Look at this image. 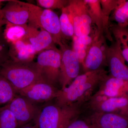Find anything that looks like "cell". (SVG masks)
<instances>
[{"label": "cell", "mask_w": 128, "mask_h": 128, "mask_svg": "<svg viewBox=\"0 0 128 128\" xmlns=\"http://www.w3.org/2000/svg\"><path fill=\"white\" fill-rule=\"evenodd\" d=\"M105 38L104 34L96 32L82 64L84 73L104 69V67L107 65L106 54L108 46L106 44Z\"/></svg>", "instance_id": "7"}, {"label": "cell", "mask_w": 128, "mask_h": 128, "mask_svg": "<svg viewBox=\"0 0 128 128\" xmlns=\"http://www.w3.org/2000/svg\"><path fill=\"white\" fill-rule=\"evenodd\" d=\"M60 89L45 82L41 81L35 82L22 89L18 94L38 104L48 102L55 99Z\"/></svg>", "instance_id": "11"}, {"label": "cell", "mask_w": 128, "mask_h": 128, "mask_svg": "<svg viewBox=\"0 0 128 128\" xmlns=\"http://www.w3.org/2000/svg\"><path fill=\"white\" fill-rule=\"evenodd\" d=\"M2 9L6 22L15 24H27L29 18V10L26 2L16 0H10Z\"/></svg>", "instance_id": "14"}, {"label": "cell", "mask_w": 128, "mask_h": 128, "mask_svg": "<svg viewBox=\"0 0 128 128\" xmlns=\"http://www.w3.org/2000/svg\"><path fill=\"white\" fill-rule=\"evenodd\" d=\"M94 94L108 98H128V82L107 75L102 81Z\"/></svg>", "instance_id": "15"}, {"label": "cell", "mask_w": 128, "mask_h": 128, "mask_svg": "<svg viewBox=\"0 0 128 128\" xmlns=\"http://www.w3.org/2000/svg\"><path fill=\"white\" fill-rule=\"evenodd\" d=\"M88 8L89 16L92 23L96 24V32L104 34L105 38L112 41V38L109 30V21L105 18L101 8L100 0H84Z\"/></svg>", "instance_id": "17"}, {"label": "cell", "mask_w": 128, "mask_h": 128, "mask_svg": "<svg viewBox=\"0 0 128 128\" xmlns=\"http://www.w3.org/2000/svg\"><path fill=\"white\" fill-rule=\"evenodd\" d=\"M61 52L59 86L60 89L68 86L80 74L81 64L78 56L64 42L59 44Z\"/></svg>", "instance_id": "6"}, {"label": "cell", "mask_w": 128, "mask_h": 128, "mask_svg": "<svg viewBox=\"0 0 128 128\" xmlns=\"http://www.w3.org/2000/svg\"><path fill=\"white\" fill-rule=\"evenodd\" d=\"M3 34L5 39L10 44L24 39L27 32L28 25H15L6 22Z\"/></svg>", "instance_id": "19"}, {"label": "cell", "mask_w": 128, "mask_h": 128, "mask_svg": "<svg viewBox=\"0 0 128 128\" xmlns=\"http://www.w3.org/2000/svg\"><path fill=\"white\" fill-rule=\"evenodd\" d=\"M101 8L105 18L109 21L111 12L116 7L119 0H100Z\"/></svg>", "instance_id": "28"}, {"label": "cell", "mask_w": 128, "mask_h": 128, "mask_svg": "<svg viewBox=\"0 0 128 128\" xmlns=\"http://www.w3.org/2000/svg\"><path fill=\"white\" fill-rule=\"evenodd\" d=\"M10 60L9 44L5 39L3 32L0 33V66Z\"/></svg>", "instance_id": "27"}, {"label": "cell", "mask_w": 128, "mask_h": 128, "mask_svg": "<svg viewBox=\"0 0 128 128\" xmlns=\"http://www.w3.org/2000/svg\"><path fill=\"white\" fill-rule=\"evenodd\" d=\"M7 0H0V4H3V2L7 1Z\"/></svg>", "instance_id": "33"}, {"label": "cell", "mask_w": 128, "mask_h": 128, "mask_svg": "<svg viewBox=\"0 0 128 128\" xmlns=\"http://www.w3.org/2000/svg\"><path fill=\"white\" fill-rule=\"evenodd\" d=\"M95 128H128V117L117 112L82 114Z\"/></svg>", "instance_id": "13"}, {"label": "cell", "mask_w": 128, "mask_h": 128, "mask_svg": "<svg viewBox=\"0 0 128 128\" xmlns=\"http://www.w3.org/2000/svg\"><path fill=\"white\" fill-rule=\"evenodd\" d=\"M24 40L32 46L36 54L56 47L52 36L48 32L28 24Z\"/></svg>", "instance_id": "16"}, {"label": "cell", "mask_w": 128, "mask_h": 128, "mask_svg": "<svg viewBox=\"0 0 128 128\" xmlns=\"http://www.w3.org/2000/svg\"><path fill=\"white\" fill-rule=\"evenodd\" d=\"M61 60V51L55 47L40 53L36 62L44 80L58 88Z\"/></svg>", "instance_id": "5"}, {"label": "cell", "mask_w": 128, "mask_h": 128, "mask_svg": "<svg viewBox=\"0 0 128 128\" xmlns=\"http://www.w3.org/2000/svg\"><path fill=\"white\" fill-rule=\"evenodd\" d=\"M112 31L115 39L119 42L122 54L128 63V29L117 25L112 26Z\"/></svg>", "instance_id": "20"}, {"label": "cell", "mask_w": 128, "mask_h": 128, "mask_svg": "<svg viewBox=\"0 0 128 128\" xmlns=\"http://www.w3.org/2000/svg\"><path fill=\"white\" fill-rule=\"evenodd\" d=\"M26 3L29 10L28 24L48 32L52 36L54 44L59 45L63 42L58 15L52 10Z\"/></svg>", "instance_id": "4"}, {"label": "cell", "mask_w": 128, "mask_h": 128, "mask_svg": "<svg viewBox=\"0 0 128 128\" xmlns=\"http://www.w3.org/2000/svg\"><path fill=\"white\" fill-rule=\"evenodd\" d=\"M128 105L127 98H108L94 94L82 106V114L116 112L118 110L121 112Z\"/></svg>", "instance_id": "10"}, {"label": "cell", "mask_w": 128, "mask_h": 128, "mask_svg": "<svg viewBox=\"0 0 128 128\" xmlns=\"http://www.w3.org/2000/svg\"><path fill=\"white\" fill-rule=\"evenodd\" d=\"M81 114L82 107L77 105L48 104L41 108L34 122L38 128H66Z\"/></svg>", "instance_id": "3"}, {"label": "cell", "mask_w": 128, "mask_h": 128, "mask_svg": "<svg viewBox=\"0 0 128 128\" xmlns=\"http://www.w3.org/2000/svg\"><path fill=\"white\" fill-rule=\"evenodd\" d=\"M68 0H37L38 6L44 9H62L68 5Z\"/></svg>", "instance_id": "25"}, {"label": "cell", "mask_w": 128, "mask_h": 128, "mask_svg": "<svg viewBox=\"0 0 128 128\" xmlns=\"http://www.w3.org/2000/svg\"><path fill=\"white\" fill-rule=\"evenodd\" d=\"M66 128H95L82 114L72 122Z\"/></svg>", "instance_id": "29"}, {"label": "cell", "mask_w": 128, "mask_h": 128, "mask_svg": "<svg viewBox=\"0 0 128 128\" xmlns=\"http://www.w3.org/2000/svg\"><path fill=\"white\" fill-rule=\"evenodd\" d=\"M0 128H18L14 114L5 105L0 108Z\"/></svg>", "instance_id": "24"}, {"label": "cell", "mask_w": 128, "mask_h": 128, "mask_svg": "<svg viewBox=\"0 0 128 128\" xmlns=\"http://www.w3.org/2000/svg\"><path fill=\"white\" fill-rule=\"evenodd\" d=\"M0 75L9 81L17 94L34 83L45 82L34 61L18 62L10 60L0 66Z\"/></svg>", "instance_id": "2"}, {"label": "cell", "mask_w": 128, "mask_h": 128, "mask_svg": "<svg viewBox=\"0 0 128 128\" xmlns=\"http://www.w3.org/2000/svg\"><path fill=\"white\" fill-rule=\"evenodd\" d=\"M107 75L104 69L79 75L68 86L60 89L54 102L60 106L76 105L82 107L97 91Z\"/></svg>", "instance_id": "1"}, {"label": "cell", "mask_w": 128, "mask_h": 128, "mask_svg": "<svg viewBox=\"0 0 128 128\" xmlns=\"http://www.w3.org/2000/svg\"><path fill=\"white\" fill-rule=\"evenodd\" d=\"M20 128H38L34 122L28 124Z\"/></svg>", "instance_id": "31"}, {"label": "cell", "mask_w": 128, "mask_h": 128, "mask_svg": "<svg viewBox=\"0 0 128 128\" xmlns=\"http://www.w3.org/2000/svg\"><path fill=\"white\" fill-rule=\"evenodd\" d=\"M67 8L73 23L74 36L89 35L92 22L84 0H69Z\"/></svg>", "instance_id": "9"}, {"label": "cell", "mask_w": 128, "mask_h": 128, "mask_svg": "<svg viewBox=\"0 0 128 128\" xmlns=\"http://www.w3.org/2000/svg\"><path fill=\"white\" fill-rule=\"evenodd\" d=\"M72 50L78 56L80 63L82 65L90 46H87L78 41L76 36H74L73 38Z\"/></svg>", "instance_id": "26"}, {"label": "cell", "mask_w": 128, "mask_h": 128, "mask_svg": "<svg viewBox=\"0 0 128 128\" xmlns=\"http://www.w3.org/2000/svg\"><path fill=\"white\" fill-rule=\"evenodd\" d=\"M60 22L63 38H72L74 36V27L67 6L61 9Z\"/></svg>", "instance_id": "21"}, {"label": "cell", "mask_w": 128, "mask_h": 128, "mask_svg": "<svg viewBox=\"0 0 128 128\" xmlns=\"http://www.w3.org/2000/svg\"><path fill=\"white\" fill-rule=\"evenodd\" d=\"M5 106L14 114L18 123V128L34 122L42 108L18 94Z\"/></svg>", "instance_id": "8"}, {"label": "cell", "mask_w": 128, "mask_h": 128, "mask_svg": "<svg viewBox=\"0 0 128 128\" xmlns=\"http://www.w3.org/2000/svg\"><path fill=\"white\" fill-rule=\"evenodd\" d=\"M113 17L117 25L122 28L128 26V0H119L118 4L114 10Z\"/></svg>", "instance_id": "23"}, {"label": "cell", "mask_w": 128, "mask_h": 128, "mask_svg": "<svg viewBox=\"0 0 128 128\" xmlns=\"http://www.w3.org/2000/svg\"><path fill=\"white\" fill-rule=\"evenodd\" d=\"M2 4H0V33L3 32L2 30V28L3 26L6 25V22L3 18L2 16Z\"/></svg>", "instance_id": "30"}, {"label": "cell", "mask_w": 128, "mask_h": 128, "mask_svg": "<svg viewBox=\"0 0 128 128\" xmlns=\"http://www.w3.org/2000/svg\"><path fill=\"white\" fill-rule=\"evenodd\" d=\"M18 95L8 80L0 75V104H8Z\"/></svg>", "instance_id": "22"}, {"label": "cell", "mask_w": 128, "mask_h": 128, "mask_svg": "<svg viewBox=\"0 0 128 128\" xmlns=\"http://www.w3.org/2000/svg\"><path fill=\"white\" fill-rule=\"evenodd\" d=\"M9 55L11 60L16 62L33 61L36 53L32 45L23 39L9 44Z\"/></svg>", "instance_id": "18"}, {"label": "cell", "mask_w": 128, "mask_h": 128, "mask_svg": "<svg viewBox=\"0 0 128 128\" xmlns=\"http://www.w3.org/2000/svg\"><path fill=\"white\" fill-rule=\"evenodd\" d=\"M107 65L109 66L110 76L128 82V66L122 54L119 42L115 39L108 48L106 54Z\"/></svg>", "instance_id": "12"}, {"label": "cell", "mask_w": 128, "mask_h": 128, "mask_svg": "<svg viewBox=\"0 0 128 128\" xmlns=\"http://www.w3.org/2000/svg\"><path fill=\"white\" fill-rule=\"evenodd\" d=\"M120 114L128 117V105L126 108L120 112Z\"/></svg>", "instance_id": "32"}]
</instances>
